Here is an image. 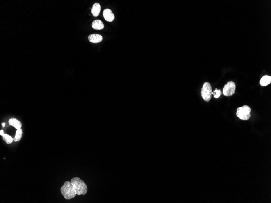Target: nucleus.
Returning a JSON list of instances; mask_svg holds the SVG:
<instances>
[{"label": "nucleus", "instance_id": "obj_1", "mask_svg": "<svg viewBox=\"0 0 271 203\" xmlns=\"http://www.w3.org/2000/svg\"><path fill=\"white\" fill-rule=\"evenodd\" d=\"M71 183L73 186L76 195L78 196L84 195L87 193V186L80 178L78 177L72 178L71 180Z\"/></svg>", "mask_w": 271, "mask_h": 203}, {"label": "nucleus", "instance_id": "obj_2", "mask_svg": "<svg viewBox=\"0 0 271 203\" xmlns=\"http://www.w3.org/2000/svg\"><path fill=\"white\" fill-rule=\"evenodd\" d=\"M61 192L63 196L66 200L73 198L76 195L72 184L69 181H66L64 183L61 188Z\"/></svg>", "mask_w": 271, "mask_h": 203}, {"label": "nucleus", "instance_id": "obj_3", "mask_svg": "<svg viewBox=\"0 0 271 203\" xmlns=\"http://www.w3.org/2000/svg\"><path fill=\"white\" fill-rule=\"evenodd\" d=\"M236 115L241 120L247 121L251 118V109L248 105H244L242 107H238Z\"/></svg>", "mask_w": 271, "mask_h": 203}, {"label": "nucleus", "instance_id": "obj_4", "mask_svg": "<svg viewBox=\"0 0 271 203\" xmlns=\"http://www.w3.org/2000/svg\"><path fill=\"white\" fill-rule=\"evenodd\" d=\"M212 92L211 84L209 82H205L203 85L201 91V94L203 99L206 102H209L212 98Z\"/></svg>", "mask_w": 271, "mask_h": 203}, {"label": "nucleus", "instance_id": "obj_5", "mask_svg": "<svg viewBox=\"0 0 271 203\" xmlns=\"http://www.w3.org/2000/svg\"><path fill=\"white\" fill-rule=\"evenodd\" d=\"M236 85L233 82L230 81L224 85L223 89V94L226 96H232L235 92Z\"/></svg>", "mask_w": 271, "mask_h": 203}, {"label": "nucleus", "instance_id": "obj_6", "mask_svg": "<svg viewBox=\"0 0 271 203\" xmlns=\"http://www.w3.org/2000/svg\"><path fill=\"white\" fill-rule=\"evenodd\" d=\"M103 17L105 20L108 22L113 21L115 19V16L112 12V11L109 9H106L103 11Z\"/></svg>", "mask_w": 271, "mask_h": 203}, {"label": "nucleus", "instance_id": "obj_7", "mask_svg": "<svg viewBox=\"0 0 271 203\" xmlns=\"http://www.w3.org/2000/svg\"><path fill=\"white\" fill-rule=\"evenodd\" d=\"M88 39L91 43H100L102 41L103 37L100 34H93L89 36Z\"/></svg>", "mask_w": 271, "mask_h": 203}, {"label": "nucleus", "instance_id": "obj_8", "mask_svg": "<svg viewBox=\"0 0 271 203\" xmlns=\"http://www.w3.org/2000/svg\"><path fill=\"white\" fill-rule=\"evenodd\" d=\"M101 11V6L99 3H96L93 5L91 9V13L94 17H97L99 16Z\"/></svg>", "mask_w": 271, "mask_h": 203}, {"label": "nucleus", "instance_id": "obj_9", "mask_svg": "<svg viewBox=\"0 0 271 203\" xmlns=\"http://www.w3.org/2000/svg\"><path fill=\"white\" fill-rule=\"evenodd\" d=\"M92 26L93 29L100 30L103 29L104 28V24L101 21L99 20H96L93 22Z\"/></svg>", "mask_w": 271, "mask_h": 203}, {"label": "nucleus", "instance_id": "obj_10", "mask_svg": "<svg viewBox=\"0 0 271 203\" xmlns=\"http://www.w3.org/2000/svg\"><path fill=\"white\" fill-rule=\"evenodd\" d=\"M9 124L10 125L12 126L17 129H21L22 124L20 121L17 120L15 118H11L9 121Z\"/></svg>", "mask_w": 271, "mask_h": 203}, {"label": "nucleus", "instance_id": "obj_11", "mask_svg": "<svg viewBox=\"0 0 271 203\" xmlns=\"http://www.w3.org/2000/svg\"><path fill=\"white\" fill-rule=\"evenodd\" d=\"M271 83V77L270 76L266 75L262 77L260 80V84L262 86H267Z\"/></svg>", "mask_w": 271, "mask_h": 203}, {"label": "nucleus", "instance_id": "obj_12", "mask_svg": "<svg viewBox=\"0 0 271 203\" xmlns=\"http://www.w3.org/2000/svg\"><path fill=\"white\" fill-rule=\"evenodd\" d=\"M22 130L21 129H18L17 130L16 136L13 139L14 140L15 142L19 141L21 139L22 135Z\"/></svg>", "mask_w": 271, "mask_h": 203}, {"label": "nucleus", "instance_id": "obj_13", "mask_svg": "<svg viewBox=\"0 0 271 203\" xmlns=\"http://www.w3.org/2000/svg\"><path fill=\"white\" fill-rule=\"evenodd\" d=\"M3 140L6 142L7 144H10L12 143L13 141V139L9 135L7 134H4L2 136Z\"/></svg>", "mask_w": 271, "mask_h": 203}, {"label": "nucleus", "instance_id": "obj_14", "mask_svg": "<svg viewBox=\"0 0 271 203\" xmlns=\"http://www.w3.org/2000/svg\"><path fill=\"white\" fill-rule=\"evenodd\" d=\"M222 92L220 89L218 90L216 88L215 90L212 92V94H213L214 98H218L221 95Z\"/></svg>", "mask_w": 271, "mask_h": 203}, {"label": "nucleus", "instance_id": "obj_15", "mask_svg": "<svg viewBox=\"0 0 271 203\" xmlns=\"http://www.w3.org/2000/svg\"><path fill=\"white\" fill-rule=\"evenodd\" d=\"M4 134V131H3V130H1V131H0V135H1V136H3Z\"/></svg>", "mask_w": 271, "mask_h": 203}, {"label": "nucleus", "instance_id": "obj_16", "mask_svg": "<svg viewBox=\"0 0 271 203\" xmlns=\"http://www.w3.org/2000/svg\"><path fill=\"white\" fill-rule=\"evenodd\" d=\"M5 123H2V126H3V127H4L5 126Z\"/></svg>", "mask_w": 271, "mask_h": 203}]
</instances>
